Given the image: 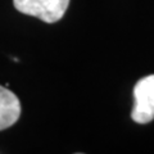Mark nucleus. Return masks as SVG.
Segmentation results:
<instances>
[{"label": "nucleus", "instance_id": "f03ea898", "mask_svg": "<svg viewBox=\"0 0 154 154\" xmlns=\"http://www.w3.org/2000/svg\"><path fill=\"white\" fill-rule=\"evenodd\" d=\"M131 118L141 125L154 119V75L143 77L135 85Z\"/></svg>", "mask_w": 154, "mask_h": 154}, {"label": "nucleus", "instance_id": "7ed1b4c3", "mask_svg": "<svg viewBox=\"0 0 154 154\" xmlns=\"http://www.w3.org/2000/svg\"><path fill=\"white\" fill-rule=\"evenodd\" d=\"M21 116V103L7 86L0 85V131L9 128Z\"/></svg>", "mask_w": 154, "mask_h": 154}, {"label": "nucleus", "instance_id": "f257e3e1", "mask_svg": "<svg viewBox=\"0 0 154 154\" xmlns=\"http://www.w3.org/2000/svg\"><path fill=\"white\" fill-rule=\"evenodd\" d=\"M18 12L36 17L45 23H55L63 18L69 0H13Z\"/></svg>", "mask_w": 154, "mask_h": 154}]
</instances>
